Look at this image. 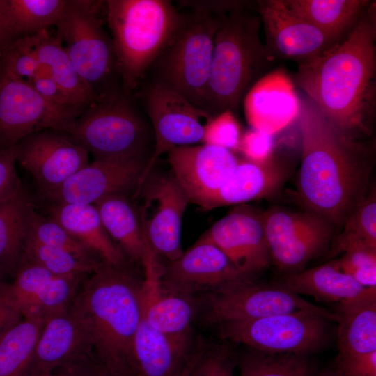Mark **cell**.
<instances>
[{"instance_id":"cell-54","label":"cell","mask_w":376,"mask_h":376,"mask_svg":"<svg viewBox=\"0 0 376 376\" xmlns=\"http://www.w3.org/2000/svg\"><path fill=\"white\" fill-rule=\"evenodd\" d=\"M5 273H6V272L0 266V286L3 283L2 279Z\"/></svg>"},{"instance_id":"cell-26","label":"cell","mask_w":376,"mask_h":376,"mask_svg":"<svg viewBox=\"0 0 376 376\" xmlns=\"http://www.w3.org/2000/svg\"><path fill=\"white\" fill-rule=\"evenodd\" d=\"M47 218L60 225L104 263L125 269L128 258L105 230L93 205L47 203Z\"/></svg>"},{"instance_id":"cell-4","label":"cell","mask_w":376,"mask_h":376,"mask_svg":"<svg viewBox=\"0 0 376 376\" xmlns=\"http://www.w3.org/2000/svg\"><path fill=\"white\" fill-rule=\"evenodd\" d=\"M220 19L205 100L212 116L237 109L245 93L275 61L260 38L261 20L253 2L239 1Z\"/></svg>"},{"instance_id":"cell-55","label":"cell","mask_w":376,"mask_h":376,"mask_svg":"<svg viewBox=\"0 0 376 376\" xmlns=\"http://www.w3.org/2000/svg\"><path fill=\"white\" fill-rule=\"evenodd\" d=\"M99 376H116V375H111L109 373H107L106 370L102 368Z\"/></svg>"},{"instance_id":"cell-9","label":"cell","mask_w":376,"mask_h":376,"mask_svg":"<svg viewBox=\"0 0 376 376\" xmlns=\"http://www.w3.org/2000/svg\"><path fill=\"white\" fill-rule=\"evenodd\" d=\"M328 318L315 313L279 314L217 326L220 338L259 351L311 356L331 339Z\"/></svg>"},{"instance_id":"cell-38","label":"cell","mask_w":376,"mask_h":376,"mask_svg":"<svg viewBox=\"0 0 376 376\" xmlns=\"http://www.w3.org/2000/svg\"><path fill=\"white\" fill-rule=\"evenodd\" d=\"M22 263L38 265L57 276L81 279L86 278L102 265L81 261L65 251L28 237L23 246Z\"/></svg>"},{"instance_id":"cell-49","label":"cell","mask_w":376,"mask_h":376,"mask_svg":"<svg viewBox=\"0 0 376 376\" xmlns=\"http://www.w3.org/2000/svg\"><path fill=\"white\" fill-rule=\"evenodd\" d=\"M16 39L8 17L7 0H0V51Z\"/></svg>"},{"instance_id":"cell-36","label":"cell","mask_w":376,"mask_h":376,"mask_svg":"<svg viewBox=\"0 0 376 376\" xmlns=\"http://www.w3.org/2000/svg\"><path fill=\"white\" fill-rule=\"evenodd\" d=\"M360 248L376 249V191L373 186L334 237L328 254L333 258Z\"/></svg>"},{"instance_id":"cell-14","label":"cell","mask_w":376,"mask_h":376,"mask_svg":"<svg viewBox=\"0 0 376 376\" xmlns=\"http://www.w3.org/2000/svg\"><path fill=\"white\" fill-rule=\"evenodd\" d=\"M75 122L27 81L0 70V150L42 129L70 133Z\"/></svg>"},{"instance_id":"cell-32","label":"cell","mask_w":376,"mask_h":376,"mask_svg":"<svg viewBox=\"0 0 376 376\" xmlns=\"http://www.w3.org/2000/svg\"><path fill=\"white\" fill-rule=\"evenodd\" d=\"M276 283L299 296L306 295L325 302H340L354 297L366 288L341 271L334 260L284 275Z\"/></svg>"},{"instance_id":"cell-33","label":"cell","mask_w":376,"mask_h":376,"mask_svg":"<svg viewBox=\"0 0 376 376\" xmlns=\"http://www.w3.org/2000/svg\"><path fill=\"white\" fill-rule=\"evenodd\" d=\"M35 210L24 187L0 200V266L16 272Z\"/></svg>"},{"instance_id":"cell-39","label":"cell","mask_w":376,"mask_h":376,"mask_svg":"<svg viewBox=\"0 0 376 376\" xmlns=\"http://www.w3.org/2000/svg\"><path fill=\"white\" fill-rule=\"evenodd\" d=\"M41 244L68 252L78 260L96 265L104 263L56 222L34 210L27 236Z\"/></svg>"},{"instance_id":"cell-2","label":"cell","mask_w":376,"mask_h":376,"mask_svg":"<svg viewBox=\"0 0 376 376\" xmlns=\"http://www.w3.org/2000/svg\"><path fill=\"white\" fill-rule=\"evenodd\" d=\"M372 1L350 35L322 56L299 64L293 82L338 130L372 136L376 117V7Z\"/></svg>"},{"instance_id":"cell-42","label":"cell","mask_w":376,"mask_h":376,"mask_svg":"<svg viewBox=\"0 0 376 376\" xmlns=\"http://www.w3.org/2000/svg\"><path fill=\"white\" fill-rule=\"evenodd\" d=\"M334 260L341 271L363 287H376V249H352Z\"/></svg>"},{"instance_id":"cell-7","label":"cell","mask_w":376,"mask_h":376,"mask_svg":"<svg viewBox=\"0 0 376 376\" xmlns=\"http://www.w3.org/2000/svg\"><path fill=\"white\" fill-rule=\"evenodd\" d=\"M220 15L194 11L181 20L158 56L159 83L205 109L214 40Z\"/></svg>"},{"instance_id":"cell-27","label":"cell","mask_w":376,"mask_h":376,"mask_svg":"<svg viewBox=\"0 0 376 376\" xmlns=\"http://www.w3.org/2000/svg\"><path fill=\"white\" fill-rule=\"evenodd\" d=\"M337 358H347L376 350V287L338 302Z\"/></svg>"},{"instance_id":"cell-8","label":"cell","mask_w":376,"mask_h":376,"mask_svg":"<svg viewBox=\"0 0 376 376\" xmlns=\"http://www.w3.org/2000/svg\"><path fill=\"white\" fill-rule=\"evenodd\" d=\"M69 134L95 159L145 155L148 140V126L123 88L96 98Z\"/></svg>"},{"instance_id":"cell-35","label":"cell","mask_w":376,"mask_h":376,"mask_svg":"<svg viewBox=\"0 0 376 376\" xmlns=\"http://www.w3.org/2000/svg\"><path fill=\"white\" fill-rule=\"evenodd\" d=\"M240 376H320L310 356L269 353L248 347L237 354Z\"/></svg>"},{"instance_id":"cell-28","label":"cell","mask_w":376,"mask_h":376,"mask_svg":"<svg viewBox=\"0 0 376 376\" xmlns=\"http://www.w3.org/2000/svg\"><path fill=\"white\" fill-rule=\"evenodd\" d=\"M298 96L285 81L263 79L249 91L244 111L252 128L273 135L288 126L299 112Z\"/></svg>"},{"instance_id":"cell-31","label":"cell","mask_w":376,"mask_h":376,"mask_svg":"<svg viewBox=\"0 0 376 376\" xmlns=\"http://www.w3.org/2000/svg\"><path fill=\"white\" fill-rule=\"evenodd\" d=\"M114 242L129 260L142 263L149 244L145 237L138 210L126 194L104 197L93 204Z\"/></svg>"},{"instance_id":"cell-12","label":"cell","mask_w":376,"mask_h":376,"mask_svg":"<svg viewBox=\"0 0 376 376\" xmlns=\"http://www.w3.org/2000/svg\"><path fill=\"white\" fill-rule=\"evenodd\" d=\"M253 279L237 269L217 246L198 239L178 258L163 266L160 284L166 292L197 297Z\"/></svg>"},{"instance_id":"cell-37","label":"cell","mask_w":376,"mask_h":376,"mask_svg":"<svg viewBox=\"0 0 376 376\" xmlns=\"http://www.w3.org/2000/svg\"><path fill=\"white\" fill-rule=\"evenodd\" d=\"M66 0H7L9 23L16 38L32 36L56 25Z\"/></svg>"},{"instance_id":"cell-44","label":"cell","mask_w":376,"mask_h":376,"mask_svg":"<svg viewBox=\"0 0 376 376\" xmlns=\"http://www.w3.org/2000/svg\"><path fill=\"white\" fill-rule=\"evenodd\" d=\"M273 135L253 128L241 136L239 148L245 159L254 162L267 160L272 155Z\"/></svg>"},{"instance_id":"cell-6","label":"cell","mask_w":376,"mask_h":376,"mask_svg":"<svg viewBox=\"0 0 376 376\" xmlns=\"http://www.w3.org/2000/svg\"><path fill=\"white\" fill-rule=\"evenodd\" d=\"M102 2L66 0L55 35L95 99L123 88L112 38L97 15Z\"/></svg>"},{"instance_id":"cell-20","label":"cell","mask_w":376,"mask_h":376,"mask_svg":"<svg viewBox=\"0 0 376 376\" xmlns=\"http://www.w3.org/2000/svg\"><path fill=\"white\" fill-rule=\"evenodd\" d=\"M83 279L57 276L38 265L22 263L13 282L0 286V298L24 319L45 320L70 306Z\"/></svg>"},{"instance_id":"cell-19","label":"cell","mask_w":376,"mask_h":376,"mask_svg":"<svg viewBox=\"0 0 376 376\" xmlns=\"http://www.w3.org/2000/svg\"><path fill=\"white\" fill-rule=\"evenodd\" d=\"M253 3L264 30L265 47L274 60L307 63L336 46L320 29L290 10L283 0H258Z\"/></svg>"},{"instance_id":"cell-18","label":"cell","mask_w":376,"mask_h":376,"mask_svg":"<svg viewBox=\"0 0 376 376\" xmlns=\"http://www.w3.org/2000/svg\"><path fill=\"white\" fill-rule=\"evenodd\" d=\"M199 239L217 246L249 276L256 278L271 263L263 212L251 205H235Z\"/></svg>"},{"instance_id":"cell-16","label":"cell","mask_w":376,"mask_h":376,"mask_svg":"<svg viewBox=\"0 0 376 376\" xmlns=\"http://www.w3.org/2000/svg\"><path fill=\"white\" fill-rule=\"evenodd\" d=\"M148 161L145 155L95 159L42 198L47 203L93 205L109 195H127L139 188Z\"/></svg>"},{"instance_id":"cell-10","label":"cell","mask_w":376,"mask_h":376,"mask_svg":"<svg viewBox=\"0 0 376 376\" xmlns=\"http://www.w3.org/2000/svg\"><path fill=\"white\" fill-rule=\"evenodd\" d=\"M204 320L214 326L271 315L308 312L322 315L334 322L337 315L315 306L279 284L251 280L229 290L197 297Z\"/></svg>"},{"instance_id":"cell-17","label":"cell","mask_w":376,"mask_h":376,"mask_svg":"<svg viewBox=\"0 0 376 376\" xmlns=\"http://www.w3.org/2000/svg\"><path fill=\"white\" fill-rule=\"evenodd\" d=\"M16 146V158L45 194L55 189L88 163V152L68 132L42 129Z\"/></svg>"},{"instance_id":"cell-40","label":"cell","mask_w":376,"mask_h":376,"mask_svg":"<svg viewBox=\"0 0 376 376\" xmlns=\"http://www.w3.org/2000/svg\"><path fill=\"white\" fill-rule=\"evenodd\" d=\"M41 69L29 36L15 40L0 51V70L13 77L28 81L37 76Z\"/></svg>"},{"instance_id":"cell-51","label":"cell","mask_w":376,"mask_h":376,"mask_svg":"<svg viewBox=\"0 0 376 376\" xmlns=\"http://www.w3.org/2000/svg\"><path fill=\"white\" fill-rule=\"evenodd\" d=\"M21 315L0 298V338L3 334L18 323Z\"/></svg>"},{"instance_id":"cell-50","label":"cell","mask_w":376,"mask_h":376,"mask_svg":"<svg viewBox=\"0 0 376 376\" xmlns=\"http://www.w3.org/2000/svg\"><path fill=\"white\" fill-rule=\"evenodd\" d=\"M207 346L208 343L203 339L198 338L191 355L174 376H191L195 366Z\"/></svg>"},{"instance_id":"cell-3","label":"cell","mask_w":376,"mask_h":376,"mask_svg":"<svg viewBox=\"0 0 376 376\" xmlns=\"http://www.w3.org/2000/svg\"><path fill=\"white\" fill-rule=\"evenodd\" d=\"M142 279L103 263L81 281L71 307L97 363L116 376H137L133 343L141 315Z\"/></svg>"},{"instance_id":"cell-22","label":"cell","mask_w":376,"mask_h":376,"mask_svg":"<svg viewBox=\"0 0 376 376\" xmlns=\"http://www.w3.org/2000/svg\"><path fill=\"white\" fill-rule=\"evenodd\" d=\"M141 265L144 276L140 295L145 319L154 328L168 334H192L191 324L199 313L198 298L170 293L162 289L160 277L163 266L150 246Z\"/></svg>"},{"instance_id":"cell-41","label":"cell","mask_w":376,"mask_h":376,"mask_svg":"<svg viewBox=\"0 0 376 376\" xmlns=\"http://www.w3.org/2000/svg\"><path fill=\"white\" fill-rule=\"evenodd\" d=\"M237 353L226 341L209 344L191 376H234Z\"/></svg>"},{"instance_id":"cell-30","label":"cell","mask_w":376,"mask_h":376,"mask_svg":"<svg viewBox=\"0 0 376 376\" xmlns=\"http://www.w3.org/2000/svg\"><path fill=\"white\" fill-rule=\"evenodd\" d=\"M298 15L320 29L336 45L344 41L361 21L370 0H283Z\"/></svg>"},{"instance_id":"cell-29","label":"cell","mask_w":376,"mask_h":376,"mask_svg":"<svg viewBox=\"0 0 376 376\" xmlns=\"http://www.w3.org/2000/svg\"><path fill=\"white\" fill-rule=\"evenodd\" d=\"M29 39L39 63L79 116L95 97L74 68L62 42L47 30L29 36Z\"/></svg>"},{"instance_id":"cell-11","label":"cell","mask_w":376,"mask_h":376,"mask_svg":"<svg viewBox=\"0 0 376 376\" xmlns=\"http://www.w3.org/2000/svg\"><path fill=\"white\" fill-rule=\"evenodd\" d=\"M271 263L282 273L304 269L311 260L329 249L338 231L312 212L272 207L263 212Z\"/></svg>"},{"instance_id":"cell-52","label":"cell","mask_w":376,"mask_h":376,"mask_svg":"<svg viewBox=\"0 0 376 376\" xmlns=\"http://www.w3.org/2000/svg\"><path fill=\"white\" fill-rule=\"evenodd\" d=\"M320 376H340V375L334 368L333 370H327L320 372Z\"/></svg>"},{"instance_id":"cell-48","label":"cell","mask_w":376,"mask_h":376,"mask_svg":"<svg viewBox=\"0 0 376 376\" xmlns=\"http://www.w3.org/2000/svg\"><path fill=\"white\" fill-rule=\"evenodd\" d=\"M180 4L191 8L194 11L221 15L231 10L239 1H180Z\"/></svg>"},{"instance_id":"cell-21","label":"cell","mask_w":376,"mask_h":376,"mask_svg":"<svg viewBox=\"0 0 376 376\" xmlns=\"http://www.w3.org/2000/svg\"><path fill=\"white\" fill-rule=\"evenodd\" d=\"M167 154L172 175L189 202L201 207L228 180L239 162L232 151L204 143L175 147Z\"/></svg>"},{"instance_id":"cell-45","label":"cell","mask_w":376,"mask_h":376,"mask_svg":"<svg viewBox=\"0 0 376 376\" xmlns=\"http://www.w3.org/2000/svg\"><path fill=\"white\" fill-rule=\"evenodd\" d=\"M16 146L0 150V200L22 187L16 172Z\"/></svg>"},{"instance_id":"cell-34","label":"cell","mask_w":376,"mask_h":376,"mask_svg":"<svg viewBox=\"0 0 376 376\" xmlns=\"http://www.w3.org/2000/svg\"><path fill=\"white\" fill-rule=\"evenodd\" d=\"M45 320L24 319L0 338V376H22L33 357Z\"/></svg>"},{"instance_id":"cell-46","label":"cell","mask_w":376,"mask_h":376,"mask_svg":"<svg viewBox=\"0 0 376 376\" xmlns=\"http://www.w3.org/2000/svg\"><path fill=\"white\" fill-rule=\"evenodd\" d=\"M335 370L340 376H376V350L347 358H337Z\"/></svg>"},{"instance_id":"cell-43","label":"cell","mask_w":376,"mask_h":376,"mask_svg":"<svg viewBox=\"0 0 376 376\" xmlns=\"http://www.w3.org/2000/svg\"><path fill=\"white\" fill-rule=\"evenodd\" d=\"M241 136L240 127L233 113L226 111L211 116L205 122L201 143L233 152L239 148Z\"/></svg>"},{"instance_id":"cell-15","label":"cell","mask_w":376,"mask_h":376,"mask_svg":"<svg viewBox=\"0 0 376 376\" xmlns=\"http://www.w3.org/2000/svg\"><path fill=\"white\" fill-rule=\"evenodd\" d=\"M146 109L150 118L155 150L139 182V189L150 175L158 158L171 149L202 142L205 123L212 116L172 89L155 83L144 94Z\"/></svg>"},{"instance_id":"cell-25","label":"cell","mask_w":376,"mask_h":376,"mask_svg":"<svg viewBox=\"0 0 376 376\" xmlns=\"http://www.w3.org/2000/svg\"><path fill=\"white\" fill-rule=\"evenodd\" d=\"M196 339L193 334L164 333L150 325L141 312L133 343L136 375L174 376L191 355Z\"/></svg>"},{"instance_id":"cell-5","label":"cell","mask_w":376,"mask_h":376,"mask_svg":"<svg viewBox=\"0 0 376 376\" xmlns=\"http://www.w3.org/2000/svg\"><path fill=\"white\" fill-rule=\"evenodd\" d=\"M104 3L117 71L123 91L130 93L168 44L182 14L165 0H109Z\"/></svg>"},{"instance_id":"cell-24","label":"cell","mask_w":376,"mask_h":376,"mask_svg":"<svg viewBox=\"0 0 376 376\" xmlns=\"http://www.w3.org/2000/svg\"><path fill=\"white\" fill-rule=\"evenodd\" d=\"M290 172V166L273 155L261 162L239 160L228 180L202 208L211 210L272 197L279 192Z\"/></svg>"},{"instance_id":"cell-47","label":"cell","mask_w":376,"mask_h":376,"mask_svg":"<svg viewBox=\"0 0 376 376\" xmlns=\"http://www.w3.org/2000/svg\"><path fill=\"white\" fill-rule=\"evenodd\" d=\"M100 366L92 356H86L56 371L59 376H98Z\"/></svg>"},{"instance_id":"cell-13","label":"cell","mask_w":376,"mask_h":376,"mask_svg":"<svg viewBox=\"0 0 376 376\" xmlns=\"http://www.w3.org/2000/svg\"><path fill=\"white\" fill-rule=\"evenodd\" d=\"M143 199L138 210L145 237L158 257L178 258L181 228L189 200L172 173L148 178L139 189Z\"/></svg>"},{"instance_id":"cell-1","label":"cell","mask_w":376,"mask_h":376,"mask_svg":"<svg viewBox=\"0 0 376 376\" xmlns=\"http://www.w3.org/2000/svg\"><path fill=\"white\" fill-rule=\"evenodd\" d=\"M298 99L301 159L295 198L302 210L321 217L339 232L369 191L375 142L348 136L307 96L302 93Z\"/></svg>"},{"instance_id":"cell-53","label":"cell","mask_w":376,"mask_h":376,"mask_svg":"<svg viewBox=\"0 0 376 376\" xmlns=\"http://www.w3.org/2000/svg\"><path fill=\"white\" fill-rule=\"evenodd\" d=\"M23 376H59V375L57 371H54L53 373H46V374H41V375H23Z\"/></svg>"},{"instance_id":"cell-23","label":"cell","mask_w":376,"mask_h":376,"mask_svg":"<svg viewBox=\"0 0 376 376\" xmlns=\"http://www.w3.org/2000/svg\"><path fill=\"white\" fill-rule=\"evenodd\" d=\"M86 356L93 357L91 350L70 304L45 320L33 357L23 375L53 373Z\"/></svg>"}]
</instances>
